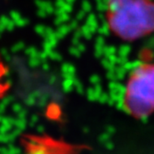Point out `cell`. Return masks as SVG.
<instances>
[{
	"mask_svg": "<svg viewBox=\"0 0 154 154\" xmlns=\"http://www.w3.org/2000/svg\"><path fill=\"white\" fill-rule=\"evenodd\" d=\"M104 18L119 39H142L154 32V0H106Z\"/></svg>",
	"mask_w": 154,
	"mask_h": 154,
	"instance_id": "1",
	"label": "cell"
},
{
	"mask_svg": "<svg viewBox=\"0 0 154 154\" xmlns=\"http://www.w3.org/2000/svg\"><path fill=\"white\" fill-rule=\"evenodd\" d=\"M123 106L136 118L154 113V63L140 64L130 73L123 93Z\"/></svg>",
	"mask_w": 154,
	"mask_h": 154,
	"instance_id": "2",
	"label": "cell"
},
{
	"mask_svg": "<svg viewBox=\"0 0 154 154\" xmlns=\"http://www.w3.org/2000/svg\"><path fill=\"white\" fill-rule=\"evenodd\" d=\"M9 65L0 57V101L10 92L11 82L9 80Z\"/></svg>",
	"mask_w": 154,
	"mask_h": 154,
	"instance_id": "3",
	"label": "cell"
}]
</instances>
